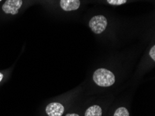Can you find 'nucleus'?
I'll return each mask as SVG.
<instances>
[{
	"instance_id": "10",
	"label": "nucleus",
	"mask_w": 155,
	"mask_h": 116,
	"mask_svg": "<svg viewBox=\"0 0 155 116\" xmlns=\"http://www.w3.org/2000/svg\"><path fill=\"white\" fill-rule=\"evenodd\" d=\"M65 116H79L78 114H76V113H68Z\"/></svg>"
},
{
	"instance_id": "4",
	"label": "nucleus",
	"mask_w": 155,
	"mask_h": 116,
	"mask_svg": "<svg viewBox=\"0 0 155 116\" xmlns=\"http://www.w3.org/2000/svg\"><path fill=\"white\" fill-rule=\"evenodd\" d=\"M64 110V106L61 104L52 102L47 106L45 112L49 116H62Z\"/></svg>"
},
{
	"instance_id": "7",
	"label": "nucleus",
	"mask_w": 155,
	"mask_h": 116,
	"mask_svg": "<svg viewBox=\"0 0 155 116\" xmlns=\"http://www.w3.org/2000/svg\"><path fill=\"white\" fill-rule=\"evenodd\" d=\"M114 116H130V113L126 108L120 107L115 111Z\"/></svg>"
},
{
	"instance_id": "11",
	"label": "nucleus",
	"mask_w": 155,
	"mask_h": 116,
	"mask_svg": "<svg viewBox=\"0 0 155 116\" xmlns=\"http://www.w3.org/2000/svg\"><path fill=\"white\" fill-rule=\"evenodd\" d=\"M3 78H4V75H3V74H2V73L0 72V82H1V81H2V79H3Z\"/></svg>"
},
{
	"instance_id": "5",
	"label": "nucleus",
	"mask_w": 155,
	"mask_h": 116,
	"mask_svg": "<svg viewBox=\"0 0 155 116\" xmlns=\"http://www.w3.org/2000/svg\"><path fill=\"white\" fill-rule=\"evenodd\" d=\"M60 6L63 11H74L78 9L80 6V1L79 0H61Z\"/></svg>"
},
{
	"instance_id": "12",
	"label": "nucleus",
	"mask_w": 155,
	"mask_h": 116,
	"mask_svg": "<svg viewBox=\"0 0 155 116\" xmlns=\"http://www.w3.org/2000/svg\"><path fill=\"white\" fill-rule=\"evenodd\" d=\"M0 1H1V0H0Z\"/></svg>"
},
{
	"instance_id": "1",
	"label": "nucleus",
	"mask_w": 155,
	"mask_h": 116,
	"mask_svg": "<svg viewBox=\"0 0 155 116\" xmlns=\"http://www.w3.org/2000/svg\"><path fill=\"white\" fill-rule=\"evenodd\" d=\"M93 81L97 86L109 87L115 83V75L111 71L104 68H100L95 71L93 74Z\"/></svg>"
},
{
	"instance_id": "2",
	"label": "nucleus",
	"mask_w": 155,
	"mask_h": 116,
	"mask_svg": "<svg viewBox=\"0 0 155 116\" xmlns=\"http://www.w3.org/2000/svg\"><path fill=\"white\" fill-rule=\"evenodd\" d=\"M107 27V20L104 15H95L90 20L89 27L95 34H100Z\"/></svg>"
},
{
	"instance_id": "8",
	"label": "nucleus",
	"mask_w": 155,
	"mask_h": 116,
	"mask_svg": "<svg viewBox=\"0 0 155 116\" xmlns=\"http://www.w3.org/2000/svg\"><path fill=\"white\" fill-rule=\"evenodd\" d=\"M107 2L108 4H111V5L119 6L125 4L127 0H107Z\"/></svg>"
},
{
	"instance_id": "9",
	"label": "nucleus",
	"mask_w": 155,
	"mask_h": 116,
	"mask_svg": "<svg viewBox=\"0 0 155 116\" xmlns=\"http://www.w3.org/2000/svg\"><path fill=\"white\" fill-rule=\"evenodd\" d=\"M150 56L152 58V60L155 61V46L154 45L152 47L150 51Z\"/></svg>"
},
{
	"instance_id": "3",
	"label": "nucleus",
	"mask_w": 155,
	"mask_h": 116,
	"mask_svg": "<svg viewBox=\"0 0 155 116\" xmlns=\"http://www.w3.org/2000/svg\"><path fill=\"white\" fill-rule=\"evenodd\" d=\"M22 0H6L2 6V10L6 14L16 15L22 5Z\"/></svg>"
},
{
	"instance_id": "6",
	"label": "nucleus",
	"mask_w": 155,
	"mask_h": 116,
	"mask_svg": "<svg viewBox=\"0 0 155 116\" xmlns=\"http://www.w3.org/2000/svg\"><path fill=\"white\" fill-rule=\"evenodd\" d=\"M102 110L100 106L93 105L86 111L85 116H102Z\"/></svg>"
}]
</instances>
